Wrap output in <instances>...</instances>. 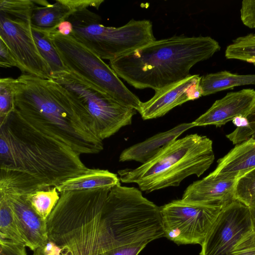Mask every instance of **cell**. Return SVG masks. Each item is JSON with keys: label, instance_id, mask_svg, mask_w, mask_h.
Masks as SVG:
<instances>
[{"label": "cell", "instance_id": "obj_6", "mask_svg": "<svg viewBox=\"0 0 255 255\" xmlns=\"http://www.w3.org/2000/svg\"><path fill=\"white\" fill-rule=\"evenodd\" d=\"M106 253L164 237L160 208L135 187L116 185L110 190L101 214Z\"/></svg>", "mask_w": 255, "mask_h": 255}, {"label": "cell", "instance_id": "obj_24", "mask_svg": "<svg viewBox=\"0 0 255 255\" xmlns=\"http://www.w3.org/2000/svg\"><path fill=\"white\" fill-rule=\"evenodd\" d=\"M23 196L35 212L46 221L60 198V193L55 187L36 191Z\"/></svg>", "mask_w": 255, "mask_h": 255}, {"label": "cell", "instance_id": "obj_25", "mask_svg": "<svg viewBox=\"0 0 255 255\" xmlns=\"http://www.w3.org/2000/svg\"><path fill=\"white\" fill-rule=\"evenodd\" d=\"M225 57L237 59L255 65V35L250 34L237 38L225 51Z\"/></svg>", "mask_w": 255, "mask_h": 255}, {"label": "cell", "instance_id": "obj_12", "mask_svg": "<svg viewBox=\"0 0 255 255\" xmlns=\"http://www.w3.org/2000/svg\"><path fill=\"white\" fill-rule=\"evenodd\" d=\"M252 230L250 208L235 200L220 211L201 245L200 255H231L238 243Z\"/></svg>", "mask_w": 255, "mask_h": 255}, {"label": "cell", "instance_id": "obj_8", "mask_svg": "<svg viewBox=\"0 0 255 255\" xmlns=\"http://www.w3.org/2000/svg\"><path fill=\"white\" fill-rule=\"evenodd\" d=\"M67 70L106 92L121 103L139 112L142 102L120 80L110 65L72 36L49 33Z\"/></svg>", "mask_w": 255, "mask_h": 255}, {"label": "cell", "instance_id": "obj_5", "mask_svg": "<svg viewBox=\"0 0 255 255\" xmlns=\"http://www.w3.org/2000/svg\"><path fill=\"white\" fill-rule=\"evenodd\" d=\"M215 159L213 142L197 133L176 139L149 161L134 169L118 171L125 183H136L146 193L178 186L186 177L202 175Z\"/></svg>", "mask_w": 255, "mask_h": 255}, {"label": "cell", "instance_id": "obj_23", "mask_svg": "<svg viewBox=\"0 0 255 255\" xmlns=\"http://www.w3.org/2000/svg\"><path fill=\"white\" fill-rule=\"evenodd\" d=\"M0 239L27 246L10 208L2 196H0Z\"/></svg>", "mask_w": 255, "mask_h": 255}, {"label": "cell", "instance_id": "obj_31", "mask_svg": "<svg viewBox=\"0 0 255 255\" xmlns=\"http://www.w3.org/2000/svg\"><path fill=\"white\" fill-rule=\"evenodd\" d=\"M148 243H137L114 249L108 252L107 255H137Z\"/></svg>", "mask_w": 255, "mask_h": 255}, {"label": "cell", "instance_id": "obj_36", "mask_svg": "<svg viewBox=\"0 0 255 255\" xmlns=\"http://www.w3.org/2000/svg\"><path fill=\"white\" fill-rule=\"evenodd\" d=\"M232 122L237 128L247 127L250 125L248 118L242 116L236 117Z\"/></svg>", "mask_w": 255, "mask_h": 255}, {"label": "cell", "instance_id": "obj_37", "mask_svg": "<svg viewBox=\"0 0 255 255\" xmlns=\"http://www.w3.org/2000/svg\"><path fill=\"white\" fill-rule=\"evenodd\" d=\"M248 119L250 122L249 127L254 131H255V109L253 113L250 115Z\"/></svg>", "mask_w": 255, "mask_h": 255}, {"label": "cell", "instance_id": "obj_21", "mask_svg": "<svg viewBox=\"0 0 255 255\" xmlns=\"http://www.w3.org/2000/svg\"><path fill=\"white\" fill-rule=\"evenodd\" d=\"M246 85H255V74L238 75L223 71L204 75L200 82L203 96Z\"/></svg>", "mask_w": 255, "mask_h": 255}, {"label": "cell", "instance_id": "obj_32", "mask_svg": "<svg viewBox=\"0 0 255 255\" xmlns=\"http://www.w3.org/2000/svg\"><path fill=\"white\" fill-rule=\"evenodd\" d=\"M33 252L32 255H61L59 248L49 240L44 245Z\"/></svg>", "mask_w": 255, "mask_h": 255}, {"label": "cell", "instance_id": "obj_18", "mask_svg": "<svg viewBox=\"0 0 255 255\" xmlns=\"http://www.w3.org/2000/svg\"><path fill=\"white\" fill-rule=\"evenodd\" d=\"M193 127L194 126L192 122L182 123L168 130L156 134L143 141L125 149L121 153L119 161L134 160L144 164L177 139L182 133Z\"/></svg>", "mask_w": 255, "mask_h": 255}, {"label": "cell", "instance_id": "obj_35", "mask_svg": "<svg viewBox=\"0 0 255 255\" xmlns=\"http://www.w3.org/2000/svg\"><path fill=\"white\" fill-rule=\"evenodd\" d=\"M231 255H255V245L234 250Z\"/></svg>", "mask_w": 255, "mask_h": 255}, {"label": "cell", "instance_id": "obj_2", "mask_svg": "<svg viewBox=\"0 0 255 255\" xmlns=\"http://www.w3.org/2000/svg\"><path fill=\"white\" fill-rule=\"evenodd\" d=\"M17 80L14 111L26 122L80 155L103 149L87 110L58 83L27 74Z\"/></svg>", "mask_w": 255, "mask_h": 255}, {"label": "cell", "instance_id": "obj_22", "mask_svg": "<svg viewBox=\"0 0 255 255\" xmlns=\"http://www.w3.org/2000/svg\"><path fill=\"white\" fill-rule=\"evenodd\" d=\"M32 32L37 49L50 69L51 77L68 71L50 38L49 33L32 27Z\"/></svg>", "mask_w": 255, "mask_h": 255}, {"label": "cell", "instance_id": "obj_15", "mask_svg": "<svg viewBox=\"0 0 255 255\" xmlns=\"http://www.w3.org/2000/svg\"><path fill=\"white\" fill-rule=\"evenodd\" d=\"M5 198L25 239L27 247L32 251L48 241L46 221L32 209L23 195L0 193Z\"/></svg>", "mask_w": 255, "mask_h": 255}, {"label": "cell", "instance_id": "obj_17", "mask_svg": "<svg viewBox=\"0 0 255 255\" xmlns=\"http://www.w3.org/2000/svg\"><path fill=\"white\" fill-rule=\"evenodd\" d=\"M217 163L209 176L223 179H238L255 168V141L249 139L236 145L218 159Z\"/></svg>", "mask_w": 255, "mask_h": 255}, {"label": "cell", "instance_id": "obj_20", "mask_svg": "<svg viewBox=\"0 0 255 255\" xmlns=\"http://www.w3.org/2000/svg\"><path fill=\"white\" fill-rule=\"evenodd\" d=\"M116 174L108 170L89 168L85 172L67 179L56 187L61 193L65 191L97 189H111L121 184Z\"/></svg>", "mask_w": 255, "mask_h": 255}, {"label": "cell", "instance_id": "obj_29", "mask_svg": "<svg viewBox=\"0 0 255 255\" xmlns=\"http://www.w3.org/2000/svg\"><path fill=\"white\" fill-rule=\"evenodd\" d=\"M0 66L2 68H18V63L13 54L4 42L0 39Z\"/></svg>", "mask_w": 255, "mask_h": 255}, {"label": "cell", "instance_id": "obj_27", "mask_svg": "<svg viewBox=\"0 0 255 255\" xmlns=\"http://www.w3.org/2000/svg\"><path fill=\"white\" fill-rule=\"evenodd\" d=\"M17 79L11 77L0 79V119L14 111V99Z\"/></svg>", "mask_w": 255, "mask_h": 255}, {"label": "cell", "instance_id": "obj_13", "mask_svg": "<svg viewBox=\"0 0 255 255\" xmlns=\"http://www.w3.org/2000/svg\"><path fill=\"white\" fill-rule=\"evenodd\" d=\"M202 76L190 75L186 78L155 91L148 101L142 102L139 111L144 120L159 118L176 106L202 96Z\"/></svg>", "mask_w": 255, "mask_h": 255}, {"label": "cell", "instance_id": "obj_11", "mask_svg": "<svg viewBox=\"0 0 255 255\" xmlns=\"http://www.w3.org/2000/svg\"><path fill=\"white\" fill-rule=\"evenodd\" d=\"M224 207L182 199L160 207L164 237L177 245H201Z\"/></svg>", "mask_w": 255, "mask_h": 255}, {"label": "cell", "instance_id": "obj_7", "mask_svg": "<svg viewBox=\"0 0 255 255\" xmlns=\"http://www.w3.org/2000/svg\"><path fill=\"white\" fill-rule=\"evenodd\" d=\"M67 19L73 26L70 36L103 60H112L156 40L149 20L132 19L120 27L106 26L88 8L74 11Z\"/></svg>", "mask_w": 255, "mask_h": 255}, {"label": "cell", "instance_id": "obj_34", "mask_svg": "<svg viewBox=\"0 0 255 255\" xmlns=\"http://www.w3.org/2000/svg\"><path fill=\"white\" fill-rule=\"evenodd\" d=\"M53 31H56L63 35L70 36L73 32V26L72 23L66 19L61 22Z\"/></svg>", "mask_w": 255, "mask_h": 255}, {"label": "cell", "instance_id": "obj_3", "mask_svg": "<svg viewBox=\"0 0 255 255\" xmlns=\"http://www.w3.org/2000/svg\"><path fill=\"white\" fill-rule=\"evenodd\" d=\"M220 48L210 36L174 35L156 39L109 64L119 78L134 88L155 91L189 76L193 66Z\"/></svg>", "mask_w": 255, "mask_h": 255}, {"label": "cell", "instance_id": "obj_16", "mask_svg": "<svg viewBox=\"0 0 255 255\" xmlns=\"http://www.w3.org/2000/svg\"><path fill=\"white\" fill-rule=\"evenodd\" d=\"M237 179H223L209 175L194 182L186 189L182 199L191 202L219 204L225 206L236 200Z\"/></svg>", "mask_w": 255, "mask_h": 255}, {"label": "cell", "instance_id": "obj_1", "mask_svg": "<svg viewBox=\"0 0 255 255\" xmlns=\"http://www.w3.org/2000/svg\"><path fill=\"white\" fill-rule=\"evenodd\" d=\"M89 169L79 154L15 111L0 119V193L25 195L56 187Z\"/></svg>", "mask_w": 255, "mask_h": 255}, {"label": "cell", "instance_id": "obj_10", "mask_svg": "<svg viewBox=\"0 0 255 255\" xmlns=\"http://www.w3.org/2000/svg\"><path fill=\"white\" fill-rule=\"evenodd\" d=\"M51 79L86 108L102 140L131 125L137 112L135 109L121 103L76 74L68 71L54 75Z\"/></svg>", "mask_w": 255, "mask_h": 255}, {"label": "cell", "instance_id": "obj_38", "mask_svg": "<svg viewBox=\"0 0 255 255\" xmlns=\"http://www.w3.org/2000/svg\"><path fill=\"white\" fill-rule=\"evenodd\" d=\"M254 34L255 35V33Z\"/></svg>", "mask_w": 255, "mask_h": 255}, {"label": "cell", "instance_id": "obj_9", "mask_svg": "<svg viewBox=\"0 0 255 255\" xmlns=\"http://www.w3.org/2000/svg\"><path fill=\"white\" fill-rule=\"evenodd\" d=\"M34 0H0V39L9 48L22 74L51 79L36 45L30 22Z\"/></svg>", "mask_w": 255, "mask_h": 255}, {"label": "cell", "instance_id": "obj_30", "mask_svg": "<svg viewBox=\"0 0 255 255\" xmlns=\"http://www.w3.org/2000/svg\"><path fill=\"white\" fill-rule=\"evenodd\" d=\"M0 255H27L25 247L0 239Z\"/></svg>", "mask_w": 255, "mask_h": 255}, {"label": "cell", "instance_id": "obj_19", "mask_svg": "<svg viewBox=\"0 0 255 255\" xmlns=\"http://www.w3.org/2000/svg\"><path fill=\"white\" fill-rule=\"evenodd\" d=\"M30 22L31 27L48 33L55 30L62 21L74 11L65 0H56L51 4L47 0H35Z\"/></svg>", "mask_w": 255, "mask_h": 255}, {"label": "cell", "instance_id": "obj_14", "mask_svg": "<svg viewBox=\"0 0 255 255\" xmlns=\"http://www.w3.org/2000/svg\"><path fill=\"white\" fill-rule=\"evenodd\" d=\"M255 109V90L245 89L230 92L216 101L212 106L194 122V127L209 125L221 127L242 116L248 118Z\"/></svg>", "mask_w": 255, "mask_h": 255}, {"label": "cell", "instance_id": "obj_26", "mask_svg": "<svg viewBox=\"0 0 255 255\" xmlns=\"http://www.w3.org/2000/svg\"><path fill=\"white\" fill-rule=\"evenodd\" d=\"M235 197L249 208L255 206V168L237 180Z\"/></svg>", "mask_w": 255, "mask_h": 255}, {"label": "cell", "instance_id": "obj_33", "mask_svg": "<svg viewBox=\"0 0 255 255\" xmlns=\"http://www.w3.org/2000/svg\"><path fill=\"white\" fill-rule=\"evenodd\" d=\"M250 212L253 224V230L245 235L240 242L246 245L255 244V206L250 207Z\"/></svg>", "mask_w": 255, "mask_h": 255}, {"label": "cell", "instance_id": "obj_28", "mask_svg": "<svg viewBox=\"0 0 255 255\" xmlns=\"http://www.w3.org/2000/svg\"><path fill=\"white\" fill-rule=\"evenodd\" d=\"M243 23L250 28H255V0H244L240 9Z\"/></svg>", "mask_w": 255, "mask_h": 255}, {"label": "cell", "instance_id": "obj_4", "mask_svg": "<svg viewBox=\"0 0 255 255\" xmlns=\"http://www.w3.org/2000/svg\"><path fill=\"white\" fill-rule=\"evenodd\" d=\"M111 189L69 191L60 198L46 220L48 240L61 255H107L101 214Z\"/></svg>", "mask_w": 255, "mask_h": 255}]
</instances>
